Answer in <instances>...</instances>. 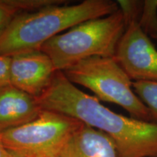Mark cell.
<instances>
[{
  "label": "cell",
  "mask_w": 157,
  "mask_h": 157,
  "mask_svg": "<svg viewBox=\"0 0 157 157\" xmlns=\"http://www.w3.org/2000/svg\"><path fill=\"white\" fill-rule=\"evenodd\" d=\"M36 98L43 110L74 118L106 134L119 157H157V122L113 112L80 90L62 71H56L48 89Z\"/></svg>",
  "instance_id": "1"
},
{
  "label": "cell",
  "mask_w": 157,
  "mask_h": 157,
  "mask_svg": "<svg viewBox=\"0 0 157 157\" xmlns=\"http://www.w3.org/2000/svg\"><path fill=\"white\" fill-rule=\"evenodd\" d=\"M111 0H85L60 4L17 15L0 32V56L11 57L40 50L43 44L78 23L113 14Z\"/></svg>",
  "instance_id": "2"
},
{
  "label": "cell",
  "mask_w": 157,
  "mask_h": 157,
  "mask_svg": "<svg viewBox=\"0 0 157 157\" xmlns=\"http://www.w3.org/2000/svg\"><path fill=\"white\" fill-rule=\"evenodd\" d=\"M120 10L105 17L78 23L43 44L41 51L48 55L57 71L92 57H113L125 29Z\"/></svg>",
  "instance_id": "3"
},
{
  "label": "cell",
  "mask_w": 157,
  "mask_h": 157,
  "mask_svg": "<svg viewBox=\"0 0 157 157\" xmlns=\"http://www.w3.org/2000/svg\"><path fill=\"white\" fill-rule=\"evenodd\" d=\"M62 72L71 83L91 90L100 101L120 105L131 117L157 122L150 110L135 94L133 82L114 57H92Z\"/></svg>",
  "instance_id": "4"
},
{
  "label": "cell",
  "mask_w": 157,
  "mask_h": 157,
  "mask_svg": "<svg viewBox=\"0 0 157 157\" xmlns=\"http://www.w3.org/2000/svg\"><path fill=\"white\" fill-rule=\"evenodd\" d=\"M82 122L43 110L34 121L0 132V140L13 157H50Z\"/></svg>",
  "instance_id": "5"
},
{
  "label": "cell",
  "mask_w": 157,
  "mask_h": 157,
  "mask_svg": "<svg viewBox=\"0 0 157 157\" xmlns=\"http://www.w3.org/2000/svg\"><path fill=\"white\" fill-rule=\"evenodd\" d=\"M139 21L127 23L113 57L132 82H157V50Z\"/></svg>",
  "instance_id": "6"
},
{
  "label": "cell",
  "mask_w": 157,
  "mask_h": 157,
  "mask_svg": "<svg viewBox=\"0 0 157 157\" xmlns=\"http://www.w3.org/2000/svg\"><path fill=\"white\" fill-rule=\"evenodd\" d=\"M57 71L48 55L38 50L11 57L10 84L38 98L48 89Z\"/></svg>",
  "instance_id": "7"
},
{
  "label": "cell",
  "mask_w": 157,
  "mask_h": 157,
  "mask_svg": "<svg viewBox=\"0 0 157 157\" xmlns=\"http://www.w3.org/2000/svg\"><path fill=\"white\" fill-rule=\"evenodd\" d=\"M50 157H119L114 143L102 131L82 124Z\"/></svg>",
  "instance_id": "8"
},
{
  "label": "cell",
  "mask_w": 157,
  "mask_h": 157,
  "mask_svg": "<svg viewBox=\"0 0 157 157\" xmlns=\"http://www.w3.org/2000/svg\"><path fill=\"white\" fill-rule=\"evenodd\" d=\"M42 111L36 98L12 84L0 89V132L34 121Z\"/></svg>",
  "instance_id": "9"
},
{
  "label": "cell",
  "mask_w": 157,
  "mask_h": 157,
  "mask_svg": "<svg viewBox=\"0 0 157 157\" xmlns=\"http://www.w3.org/2000/svg\"><path fill=\"white\" fill-rule=\"evenodd\" d=\"M66 2L63 0H0V32L17 15Z\"/></svg>",
  "instance_id": "10"
},
{
  "label": "cell",
  "mask_w": 157,
  "mask_h": 157,
  "mask_svg": "<svg viewBox=\"0 0 157 157\" xmlns=\"http://www.w3.org/2000/svg\"><path fill=\"white\" fill-rule=\"evenodd\" d=\"M133 90L157 119V82H132Z\"/></svg>",
  "instance_id": "11"
},
{
  "label": "cell",
  "mask_w": 157,
  "mask_h": 157,
  "mask_svg": "<svg viewBox=\"0 0 157 157\" xmlns=\"http://www.w3.org/2000/svg\"><path fill=\"white\" fill-rule=\"evenodd\" d=\"M140 23L148 36L157 39V4L151 2L143 7Z\"/></svg>",
  "instance_id": "12"
},
{
  "label": "cell",
  "mask_w": 157,
  "mask_h": 157,
  "mask_svg": "<svg viewBox=\"0 0 157 157\" xmlns=\"http://www.w3.org/2000/svg\"><path fill=\"white\" fill-rule=\"evenodd\" d=\"M124 17L127 23L133 19H140L142 13L144 2L130 1V0H119L117 1Z\"/></svg>",
  "instance_id": "13"
},
{
  "label": "cell",
  "mask_w": 157,
  "mask_h": 157,
  "mask_svg": "<svg viewBox=\"0 0 157 157\" xmlns=\"http://www.w3.org/2000/svg\"><path fill=\"white\" fill-rule=\"evenodd\" d=\"M10 62L11 58L0 56V89L10 84Z\"/></svg>",
  "instance_id": "14"
},
{
  "label": "cell",
  "mask_w": 157,
  "mask_h": 157,
  "mask_svg": "<svg viewBox=\"0 0 157 157\" xmlns=\"http://www.w3.org/2000/svg\"><path fill=\"white\" fill-rule=\"evenodd\" d=\"M0 157H13L0 140Z\"/></svg>",
  "instance_id": "15"
}]
</instances>
